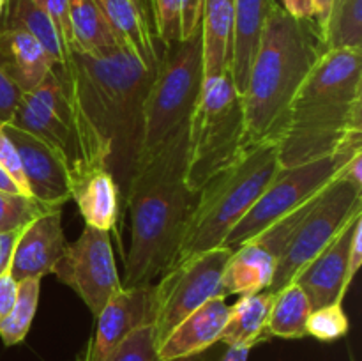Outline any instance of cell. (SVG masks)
<instances>
[{
	"label": "cell",
	"mask_w": 362,
	"mask_h": 361,
	"mask_svg": "<svg viewBox=\"0 0 362 361\" xmlns=\"http://www.w3.org/2000/svg\"><path fill=\"white\" fill-rule=\"evenodd\" d=\"M158 66H147L122 45L101 55L69 53L53 66L71 106L88 172L108 170L122 202L136 172L145 101Z\"/></svg>",
	"instance_id": "1"
},
{
	"label": "cell",
	"mask_w": 362,
	"mask_h": 361,
	"mask_svg": "<svg viewBox=\"0 0 362 361\" xmlns=\"http://www.w3.org/2000/svg\"><path fill=\"white\" fill-rule=\"evenodd\" d=\"M187 133L180 127L131 179L124 205L131 216V243L122 287L154 283L172 265L198 191L186 183Z\"/></svg>",
	"instance_id": "2"
},
{
	"label": "cell",
	"mask_w": 362,
	"mask_h": 361,
	"mask_svg": "<svg viewBox=\"0 0 362 361\" xmlns=\"http://www.w3.org/2000/svg\"><path fill=\"white\" fill-rule=\"evenodd\" d=\"M362 145V50H327L297 91L276 144L283 168Z\"/></svg>",
	"instance_id": "3"
},
{
	"label": "cell",
	"mask_w": 362,
	"mask_h": 361,
	"mask_svg": "<svg viewBox=\"0 0 362 361\" xmlns=\"http://www.w3.org/2000/svg\"><path fill=\"white\" fill-rule=\"evenodd\" d=\"M325 52L315 20H297L278 2L272 6L243 92L246 149L278 144L297 91Z\"/></svg>",
	"instance_id": "4"
},
{
	"label": "cell",
	"mask_w": 362,
	"mask_h": 361,
	"mask_svg": "<svg viewBox=\"0 0 362 361\" xmlns=\"http://www.w3.org/2000/svg\"><path fill=\"white\" fill-rule=\"evenodd\" d=\"M278 170L276 145L262 144L247 149L232 166L212 177L198 191L197 204L170 268L223 246L230 230L253 207Z\"/></svg>",
	"instance_id": "5"
},
{
	"label": "cell",
	"mask_w": 362,
	"mask_h": 361,
	"mask_svg": "<svg viewBox=\"0 0 362 361\" xmlns=\"http://www.w3.org/2000/svg\"><path fill=\"white\" fill-rule=\"evenodd\" d=\"M243 94L230 71L204 78L187 133L186 183L200 191L246 152Z\"/></svg>",
	"instance_id": "6"
},
{
	"label": "cell",
	"mask_w": 362,
	"mask_h": 361,
	"mask_svg": "<svg viewBox=\"0 0 362 361\" xmlns=\"http://www.w3.org/2000/svg\"><path fill=\"white\" fill-rule=\"evenodd\" d=\"M202 84L200 30L189 39L163 46L158 71L145 101L144 137L136 168L152 158L180 127L189 124Z\"/></svg>",
	"instance_id": "7"
},
{
	"label": "cell",
	"mask_w": 362,
	"mask_h": 361,
	"mask_svg": "<svg viewBox=\"0 0 362 361\" xmlns=\"http://www.w3.org/2000/svg\"><path fill=\"white\" fill-rule=\"evenodd\" d=\"M362 214V190L339 173L310 204L300 222L293 227L281 255L276 260L274 278L267 292L276 294L324 248Z\"/></svg>",
	"instance_id": "8"
},
{
	"label": "cell",
	"mask_w": 362,
	"mask_h": 361,
	"mask_svg": "<svg viewBox=\"0 0 362 361\" xmlns=\"http://www.w3.org/2000/svg\"><path fill=\"white\" fill-rule=\"evenodd\" d=\"M359 151H362V145L343 149L336 154L304 165L290 168L279 166L274 179L269 183L253 207L230 230L223 246L235 250L240 244L253 241L283 216L306 205L343 172L346 163Z\"/></svg>",
	"instance_id": "9"
},
{
	"label": "cell",
	"mask_w": 362,
	"mask_h": 361,
	"mask_svg": "<svg viewBox=\"0 0 362 361\" xmlns=\"http://www.w3.org/2000/svg\"><path fill=\"white\" fill-rule=\"evenodd\" d=\"M9 124L45 142L67 170L73 188L88 173L76 124L55 69L37 88L21 94Z\"/></svg>",
	"instance_id": "10"
},
{
	"label": "cell",
	"mask_w": 362,
	"mask_h": 361,
	"mask_svg": "<svg viewBox=\"0 0 362 361\" xmlns=\"http://www.w3.org/2000/svg\"><path fill=\"white\" fill-rule=\"evenodd\" d=\"M232 250L225 246L170 268L154 283V329L158 347L173 328L212 297L223 292V271Z\"/></svg>",
	"instance_id": "11"
},
{
	"label": "cell",
	"mask_w": 362,
	"mask_h": 361,
	"mask_svg": "<svg viewBox=\"0 0 362 361\" xmlns=\"http://www.w3.org/2000/svg\"><path fill=\"white\" fill-rule=\"evenodd\" d=\"M52 273L80 296L94 317L122 289L110 232L90 225H85L74 243L66 244Z\"/></svg>",
	"instance_id": "12"
},
{
	"label": "cell",
	"mask_w": 362,
	"mask_h": 361,
	"mask_svg": "<svg viewBox=\"0 0 362 361\" xmlns=\"http://www.w3.org/2000/svg\"><path fill=\"white\" fill-rule=\"evenodd\" d=\"M95 319V333L83 353L87 361H106L131 331L154 322V283L122 287Z\"/></svg>",
	"instance_id": "13"
},
{
	"label": "cell",
	"mask_w": 362,
	"mask_h": 361,
	"mask_svg": "<svg viewBox=\"0 0 362 361\" xmlns=\"http://www.w3.org/2000/svg\"><path fill=\"white\" fill-rule=\"evenodd\" d=\"M2 130L16 147L32 197L46 205L64 207V204L73 198V184L55 152L45 142L18 130L13 124H4Z\"/></svg>",
	"instance_id": "14"
},
{
	"label": "cell",
	"mask_w": 362,
	"mask_h": 361,
	"mask_svg": "<svg viewBox=\"0 0 362 361\" xmlns=\"http://www.w3.org/2000/svg\"><path fill=\"white\" fill-rule=\"evenodd\" d=\"M66 244L62 207L41 212L21 229L11 258L9 275L18 283L28 278L41 280L53 271L66 250Z\"/></svg>",
	"instance_id": "15"
},
{
	"label": "cell",
	"mask_w": 362,
	"mask_h": 361,
	"mask_svg": "<svg viewBox=\"0 0 362 361\" xmlns=\"http://www.w3.org/2000/svg\"><path fill=\"white\" fill-rule=\"evenodd\" d=\"M359 216L349 223L293 280L304 290L313 310L332 303H343V297L352 283L349 280V251L354 227Z\"/></svg>",
	"instance_id": "16"
},
{
	"label": "cell",
	"mask_w": 362,
	"mask_h": 361,
	"mask_svg": "<svg viewBox=\"0 0 362 361\" xmlns=\"http://www.w3.org/2000/svg\"><path fill=\"white\" fill-rule=\"evenodd\" d=\"M228 311L226 297H212L197 308L159 343L161 361L189 360L219 342L228 321Z\"/></svg>",
	"instance_id": "17"
},
{
	"label": "cell",
	"mask_w": 362,
	"mask_h": 361,
	"mask_svg": "<svg viewBox=\"0 0 362 361\" xmlns=\"http://www.w3.org/2000/svg\"><path fill=\"white\" fill-rule=\"evenodd\" d=\"M95 4L115 32L119 45L131 50L147 66H158L163 46L154 35L145 0H95Z\"/></svg>",
	"instance_id": "18"
},
{
	"label": "cell",
	"mask_w": 362,
	"mask_h": 361,
	"mask_svg": "<svg viewBox=\"0 0 362 361\" xmlns=\"http://www.w3.org/2000/svg\"><path fill=\"white\" fill-rule=\"evenodd\" d=\"M53 66L55 64L37 39L23 30L0 27V71L21 94L37 88Z\"/></svg>",
	"instance_id": "19"
},
{
	"label": "cell",
	"mask_w": 362,
	"mask_h": 361,
	"mask_svg": "<svg viewBox=\"0 0 362 361\" xmlns=\"http://www.w3.org/2000/svg\"><path fill=\"white\" fill-rule=\"evenodd\" d=\"M274 4L276 0H233V45L230 74L240 94L246 88L262 30Z\"/></svg>",
	"instance_id": "20"
},
{
	"label": "cell",
	"mask_w": 362,
	"mask_h": 361,
	"mask_svg": "<svg viewBox=\"0 0 362 361\" xmlns=\"http://www.w3.org/2000/svg\"><path fill=\"white\" fill-rule=\"evenodd\" d=\"M276 257L257 241H250L232 250L223 271V292L225 296L264 292L274 278Z\"/></svg>",
	"instance_id": "21"
},
{
	"label": "cell",
	"mask_w": 362,
	"mask_h": 361,
	"mask_svg": "<svg viewBox=\"0 0 362 361\" xmlns=\"http://www.w3.org/2000/svg\"><path fill=\"white\" fill-rule=\"evenodd\" d=\"M204 78L230 71L233 45V0H204L200 23Z\"/></svg>",
	"instance_id": "22"
},
{
	"label": "cell",
	"mask_w": 362,
	"mask_h": 361,
	"mask_svg": "<svg viewBox=\"0 0 362 361\" xmlns=\"http://www.w3.org/2000/svg\"><path fill=\"white\" fill-rule=\"evenodd\" d=\"M73 198L83 216L85 225L106 232L115 227L120 211V191L108 170H90L73 188Z\"/></svg>",
	"instance_id": "23"
},
{
	"label": "cell",
	"mask_w": 362,
	"mask_h": 361,
	"mask_svg": "<svg viewBox=\"0 0 362 361\" xmlns=\"http://www.w3.org/2000/svg\"><path fill=\"white\" fill-rule=\"evenodd\" d=\"M274 294L258 292L250 296H240L235 304L230 306L228 321L223 329L219 342L226 345H247L255 347L257 343L267 340V322L271 315Z\"/></svg>",
	"instance_id": "24"
},
{
	"label": "cell",
	"mask_w": 362,
	"mask_h": 361,
	"mask_svg": "<svg viewBox=\"0 0 362 361\" xmlns=\"http://www.w3.org/2000/svg\"><path fill=\"white\" fill-rule=\"evenodd\" d=\"M69 21L73 34V53L101 55L119 45L95 0H69Z\"/></svg>",
	"instance_id": "25"
},
{
	"label": "cell",
	"mask_w": 362,
	"mask_h": 361,
	"mask_svg": "<svg viewBox=\"0 0 362 361\" xmlns=\"http://www.w3.org/2000/svg\"><path fill=\"white\" fill-rule=\"evenodd\" d=\"M0 27L23 30L37 39L55 66L66 59V48L55 25L35 0H7Z\"/></svg>",
	"instance_id": "26"
},
{
	"label": "cell",
	"mask_w": 362,
	"mask_h": 361,
	"mask_svg": "<svg viewBox=\"0 0 362 361\" xmlns=\"http://www.w3.org/2000/svg\"><path fill=\"white\" fill-rule=\"evenodd\" d=\"M311 303L297 282L288 283L274 294L267 331L278 338H303L306 336L308 317L311 314Z\"/></svg>",
	"instance_id": "27"
},
{
	"label": "cell",
	"mask_w": 362,
	"mask_h": 361,
	"mask_svg": "<svg viewBox=\"0 0 362 361\" xmlns=\"http://www.w3.org/2000/svg\"><path fill=\"white\" fill-rule=\"evenodd\" d=\"M324 45L325 50H362V0H336Z\"/></svg>",
	"instance_id": "28"
},
{
	"label": "cell",
	"mask_w": 362,
	"mask_h": 361,
	"mask_svg": "<svg viewBox=\"0 0 362 361\" xmlns=\"http://www.w3.org/2000/svg\"><path fill=\"white\" fill-rule=\"evenodd\" d=\"M39 292H41V280L39 278H28L18 283L16 301L7 317L0 321V338H2L4 345H16L27 338L28 329H30L34 315L37 311Z\"/></svg>",
	"instance_id": "29"
},
{
	"label": "cell",
	"mask_w": 362,
	"mask_h": 361,
	"mask_svg": "<svg viewBox=\"0 0 362 361\" xmlns=\"http://www.w3.org/2000/svg\"><path fill=\"white\" fill-rule=\"evenodd\" d=\"M48 209L55 207L42 204V202L35 200L34 197H27V195L0 191V234L21 230L35 216L48 211Z\"/></svg>",
	"instance_id": "30"
},
{
	"label": "cell",
	"mask_w": 362,
	"mask_h": 361,
	"mask_svg": "<svg viewBox=\"0 0 362 361\" xmlns=\"http://www.w3.org/2000/svg\"><path fill=\"white\" fill-rule=\"evenodd\" d=\"M106 361H161L154 324H144L131 331L112 350Z\"/></svg>",
	"instance_id": "31"
},
{
	"label": "cell",
	"mask_w": 362,
	"mask_h": 361,
	"mask_svg": "<svg viewBox=\"0 0 362 361\" xmlns=\"http://www.w3.org/2000/svg\"><path fill=\"white\" fill-rule=\"evenodd\" d=\"M349 317L341 303H332L311 310L306 324V335L320 342H334L349 333Z\"/></svg>",
	"instance_id": "32"
},
{
	"label": "cell",
	"mask_w": 362,
	"mask_h": 361,
	"mask_svg": "<svg viewBox=\"0 0 362 361\" xmlns=\"http://www.w3.org/2000/svg\"><path fill=\"white\" fill-rule=\"evenodd\" d=\"M152 27L161 46L180 41V0H151Z\"/></svg>",
	"instance_id": "33"
},
{
	"label": "cell",
	"mask_w": 362,
	"mask_h": 361,
	"mask_svg": "<svg viewBox=\"0 0 362 361\" xmlns=\"http://www.w3.org/2000/svg\"><path fill=\"white\" fill-rule=\"evenodd\" d=\"M39 6L45 9V13L48 14L49 20L55 25L57 32L60 35V41H62L66 53L74 52L73 45V34H71V21H69V0H35Z\"/></svg>",
	"instance_id": "34"
},
{
	"label": "cell",
	"mask_w": 362,
	"mask_h": 361,
	"mask_svg": "<svg viewBox=\"0 0 362 361\" xmlns=\"http://www.w3.org/2000/svg\"><path fill=\"white\" fill-rule=\"evenodd\" d=\"M0 166L9 173L14 179V183L18 184V188L21 190V193L32 197L30 191H28L27 180H25L23 168H21L20 156H18L16 147H14L13 142L9 140V137L6 134V131L0 126Z\"/></svg>",
	"instance_id": "35"
},
{
	"label": "cell",
	"mask_w": 362,
	"mask_h": 361,
	"mask_svg": "<svg viewBox=\"0 0 362 361\" xmlns=\"http://www.w3.org/2000/svg\"><path fill=\"white\" fill-rule=\"evenodd\" d=\"M204 0H180V41L200 30Z\"/></svg>",
	"instance_id": "36"
},
{
	"label": "cell",
	"mask_w": 362,
	"mask_h": 361,
	"mask_svg": "<svg viewBox=\"0 0 362 361\" xmlns=\"http://www.w3.org/2000/svg\"><path fill=\"white\" fill-rule=\"evenodd\" d=\"M20 99V88L0 71V126L11 122Z\"/></svg>",
	"instance_id": "37"
},
{
	"label": "cell",
	"mask_w": 362,
	"mask_h": 361,
	"mask_svg": "<svg viewBox=\"0 0 362 361\" xmlns=\"http://www.w3.org/2000/svg\"><path fill=\"white\" fill-rule=\"evenodd\" d=\"M18 294V282L9 275V271L0 276V321L7 317L13 308Z\"/></svg>",
	"instance_id": "38"
},
{
	"label": "cell",
	"mask_w": 362,
	"mask_h": 361,
	"mask_svg": "<svg viewBox=\"0 0 362 361\" xmlns=\"http://www.w3.org/2000/svg\"><path fill=\"white\" fill-rule=\"evenodd\" d=\"M362 264V216L356 222L352 234V243H350L349 251V280L352 282L356 278Z\"/></svg>",
	"instance_id": "39"
},
{
	"label": "cell",
	"mask_w": 362,
	"mask_h": 361,
	"mask_svg": "<svg viewBox=\"0 0 362 361\" xmlns=\"http://www.w3.org/2000/svg\"><path fill=\"white\" fill-rule=\"evenodd\" d=\"M20 232L21 230H13V232L0 234V276L9 271L11 258H13L14 246H16Z\"/></svg>",
	"instance_id": "40"
},
{
	"label": "cell",
	"mask_w": 362,
	"mask_h": 361,
	"mask_svg": "<svg viewBox=\"0 0 362 361\" xmlns=\"http://www.w3.org/2000/svg\"><path fill=\"white\" fill-rule=\"evenodd\" d=\"M283 9L297 20H313V0H283Z\"/></svg>",
	"instance_id": "41"
},
{
	"label": "cell",
	"mask_w": 362,
	"mask_h": 361,
	"mask_svg": "<svg viewBox=\"0 0 362 361\" xmlns=\"http://www.w3.org/2000/svg\"><path fill=\"white\" fill-rule=\"evenodd\" d=\"M332 6H334V0H313V20L317 23V27L320 28L322 35H324L325 28H327L329 18H331Z\"/></svg>",
	"instance_id": "42"
},
{
	"label": "cell",
	"mask_w": 362,
	"mask_h": 361,
	"mask_svg": "<svg viewBox=\"0 0 362 361\" xmlns=\"http://www.w3.org/2000/svg\"><path fill=\"white\" fill-rule=\"evenodd\" d=\"M341 176L346 177L350 183L356 184L357 188H361L362 190V151L356 152V154H354V158L346 163V166L343 168Z\"/></svg>",
	"instance_id": "43"
},
{
	"label": "cell",
	"mask_w": 362,
	"mask_h": 361,
	"mask_svg": "<svg viewBox=\"0 0 362 361\" xmlns=\"http://www.w3.org/2000/svg\"><path fill=\"white\" fill-rule=\"evenodd\" d=\"M251 349H253V347L230 345L228 349H226L225 356L221 357V361H247Z\"/></svg>",
	"instance_id": "44"
},
{
	"label": "cell",
	"mask_w": 362,
	"mask_h": 361,
	"mask_svg": "<svg viewBox=\"0 0 362 361\" xmlns=\"http://www.w3.org/2000/svg\"><path fill=\"white\" fill-rule=\"evenodd\" d=\"M0 191H6V193H21V190L18 188V184L14 183L13 177H11L2 166H0Z\"/></svg>",
	"instance_id": "45"
},
{
	"label": "cell",
	"mask_w": 362,
	"mask_h": 361,
	"mask_svg": "<svg viewBox=\"0 0 362 361\" xmlns=\"http://www.w3.org/2000/svg\"><path fill=\"white\" fill-rule=\"evenodd\" d=\"M6 4H7V0H0V20H2L4 11H6Z\"/></svg>",
	"instance_id": "46"
},
{
	"label": "cell",
	"mask_w": 362,
	"mask_h": 361,
	"mask_svg": "<svg viewBox=\"0 0 362 361\" xmlns=\"http://www.w3.org/2000/svg\"><path fill=\"white\" fill-rule=\"evenodd\" d=\"M76 361H87V357H85V353H81V354H78V357H76Z\"/></svg>",
	"instance_id": "47"
},
{
	"label": "cell",
	"mask_w": 362,
	"mask_h": 361,
	"mask_svg": "<svg viewBox=\"0 0 362 361\" xmlns=\"http://www.w3.org/2000/svg\"><path fill=\"white\" fill-rule=\"evenodd\" d=\"M334 2H336V0H334Z\"/></svg>",
	"instance_id": "48"
}]
</instances>
